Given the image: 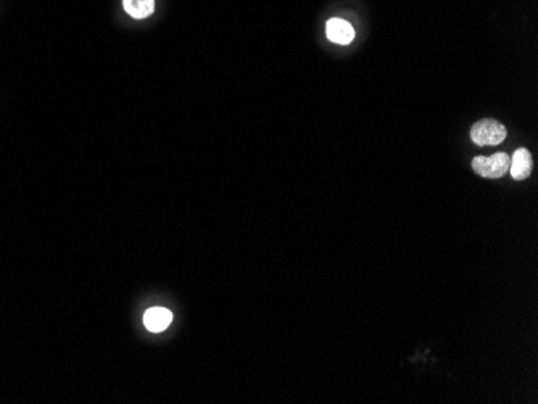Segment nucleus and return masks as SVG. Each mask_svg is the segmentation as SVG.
Returning a JSON list of instances; mask_svg holds the SVG:
<instances>
[{"label":"nucleus","instance_id":"obj_1","mask_svg":"<svg viewBox=\"0 0 538 404\" xmlns=\"http://www.w3.org/2000/svg\"><path fill=\"white\" fill-rule=\"evenodd\" d=\"M511 157L505 152L493 153L490 157H475L472 160V169L475 174L489 179H498L509 171Z\"/></svg>","mask_w":538,"mask_h":404},{"label":"nucleus","instance_id":"obj_2","mask_svg":"<svg viewBox=\"0 0 538 404\" xmlns=\"http://www.w3.org/2000/svg\"><path fill=\"white\" fill-rule=\"evenodd\" d=\"M508 136V131L503 124L495 121V119H482L477 121L470 129V139L474 143L480 145H498Z\"/></svg>","mask_w":538,"mask_h":404},{"label":"nucleus","instance_id":"obj_3","mask_svg":"<svg viewBox=\"0 0 538 404\" xmlns=\"http://www.w3.org/2000/svg\"><path fill=\"white\" fill-rule=\"evenodd\" d=\"M325 36L330 42L348 45L355 38V29L348 22L342 18H330L325 24Z\"/></svg>","mask_w":538,"mask_h":404},{"label":"nucleus","instance_id":"obj_4","mask_svg":"<svg viewBox=\"0 0 538 404\" xmlns=\"http://www.w3.org/2000/svg\"><path fill=\"white\" fill-rule=\"evenodd\" d=\"M509 173L516 180H524L532 173V155L529 150L519 148L516 150L509 163Z\"/></svg>","mask_w":538,"mask_h":404},{"label":"nucleus","instance_id":"obj_5","mask_svg":"<svg viewBox=\"0 0 538 404\" xmlns=\"http://www.w3.org/2000/svg\"><path fill=\"white\" fill-rule=\"evenodd\" d=\"M173 320V314L171 311H168L167 308H150L146 316H144V324L146 327L150 330V332H163L169 327Z\"/></svg>","mask_w":538,"mask_h":404},{"label":"nucleus","instance_id":"obj_6","mask_svg":"<svg viewBox=\"0 0 538 404\" xmlns=\"http://www.w3.org/2000/svg\"><path fill=\"white\" fill-rule=\"evenodd\" d=\"M123 7L129 17L142 20L153 13L155 0H123Z\"/></svg>","mask_w":538,"mask_h":404}]
</instances>
